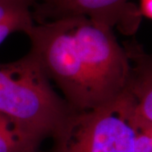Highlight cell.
<instances>
[{"mask_svg": "<svg viewBox=\"0 0 152 152\" xmlns=\"http://www.w3.org/2000/svg\"><path fill=\"white\" fill-rule=\"evenodd\" d=\"M31 52L77 113L113 101L126 87L129 64L113 29L86 16L35 24Z\"/></svg>", "mask_w": 152, "mask_h": 152, "instance_id": "cell-1", "label": "cell"}, {"mask_svg": "<svg viewBox=\"0 0 152 152\" xmlns=\"http://www.w3.org/2000/svg\"><path fill=\"white\" fill-rule=\"evenodd\" d=\"M74 112L53 90L32 52L16 61L0 64V113L38 140L53 138Z\"/></svg>", "mask_w": 152, "mask_h": 152, "instance_id": "cell-2", "label": "cell"}, {"mask_svg": "<svg viewBox=\"0 0 152 152\" xmlns=\"http://www.w3.org/2000/svg\"><path fill=\"white\" fill-rule=\"evenodd\" d=\"M134 113L124 91L101 107L74 112L53 137V152H134Z\"/></svg>", "mask_w": 152, "mask_h": 152, "instance_id": "cell-3", "label": "cell"}, {"mask_svg": "<svg viewBox=\"0 0 152 152\" xmlns=\"http://www.w3.org/2000/svg\"><path fill=\"white\" fill-rule=\"evenodd\" d=\"M37 23L69 16H86L93 21L131 35L138 29L141 17L129 0H51L37 3L32 10Z\"/></svg>", "mask_w": 152, "mask_h": 152, "instance_id": "cell-4", "label": "cell"}, {"mask_svg": "<svg viewBox=\"0 0 152 152\" xmlns=\"http://www.w3.org/2000/svg\"><path fill=\"white\" fill-rule=\"evenodd\" d=\"M129 70L126 87L135 105L136 117L152 124V61L151 56L135 40L124 42Z\"/></svg>", "mask_w": 152, "mask_h": 152, "instance_id": "cell-5", "label": "cell"}, {"mask_svg": "<svg viewBox=\"0 0 152 152\" xmlns=\"http://www.w3.org/2000/svg\"><path fill=\"white\" fill-rule=\"evenodd\" d=\"M37 3L36 0H0V45L13 33L30 32L35 25L32 10Z\"/></svg>", "mask_w": 152, "mask_h": 152, "instance_id": "cell-6", "label": "cell"}, {"mask_svg": "<svg viewBox=\"0 0 152 152\" xmlns=\"http://www.w3.org/2000/svg\"><path fill=\"white\" fill-rule=\"evenodd\" d=\"M42 142L0 113V152H37Z\"/></svg>", "mask_w": 152, "mask_h": 152, "instance_id": "cell-7", "label": "cell"}, {"mask_svg": "<svg viewBox=\"0 0 152 152\" xmlns=\"http://www.w3.org/2000/svg\"><path fill=\"white\" fill-rule=\"evenodd\" d=\"M138 11L141 18L152 19V0H139Z\"/></svg>", "mask_w": 152, "mask_h": 152, "instance_id": "cell-8", "label": "cell"}, {"mask_svg": "<svg viewBox=\"0 0 152 152\" xmlns=\"http://www.w3.org/2000/svg\"><path fill=\"white\" fill-rule=\"evenodd\" d=\"M37 3H48L49 1H51V0H36Z\"/></svg>", "mask_w": 152, "mask_h": 152, "instance_id": "cell-9", "label": "cell"}]
</instances>
